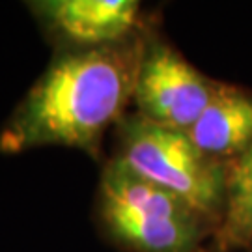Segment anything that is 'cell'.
Listing matches in <instances>:
<instances>
[{"label": "cell", "instance_id": "5", "mask_svg": "<svg viewBox=\"0 0 252 252\" xmlns=\"http://www.w3.org/2000/svg\"><path fill=\"white\" fill-rule=\"evenodd\" d=\"M28 9L54 53L116 45L148 25L136 0H36Z\"/></svg>", "mask_w": 252, "mask_h": 252}, {"label": "cell", "instance_id": "6", "mask_svg": "<svg viewBox=\"0 0 252 252\" xmlns=\"http://www.w3.org/2000/svg\"><path fill=\"white\" fill-rule=\"evenodd\" d=\"M187 135L207 157L220 162L235 159L252 144V95L220 82L215 97Z\"/></svg>", "mask_w": 252, "mask_h": 252}, {"label": "cell", "instance_id": "2", "mask_svg": "<svg viewBox=\"0 0 252 252\" xmlns=\"http://www.w3.org/2000/svg\"><path fill=\"white\" fill-rule=\"evenodd\" d=\"M94 215L101 235L126 252H204L213 237L192 207L112 157L101 170Z\"/></svg>", "mask_w": 252, "mask_h": 252}, {"label": "cell", "instance_id": "7", "mask_svg": "<svg viewBox=\"0 0 252 252\" xmlns=\"http://www.w3.org/2000/svg\"><path fill=\"white\" fill-rule=\"evenodd\" d=\"M207 251H252V144L226 162L222 215Z\"/></svg>", "mask_w": 252, "mask_h": 252}, {"label": "cell", "instance_id": "3", "mask_svg": "<svg viewBox=\"0 0 252 252\" xmlns=\"http://www.w3.org/2000/svg\"><path fill=\"white\" fill-rule=\"evenodd\" d=\"M112 140V159L176 194L215 234L224 204L226 162L200 152L185 131L157 126L136 112L118 122Z\"/></svg>", "mask_w": 252, "mask_h": 252}, {"label": "cell", "instance_id": "1", "mask_svg": "<svg viewBox=\"0 0 252 252\" xmlns=\"http://www.w3.org/2000/svg\"><path fill=\"white\" fill-rule=\"evenodd\" d=\"M152 30L122 43L54 53L0 131V153L69 148L101 161L110 129L127 114Z\"/></svg>", "mask_w": 252, "mask_h": 252}, {"label": "cell", "instance_id": "8", "mask_svg": "<svg viewBox=\"0 0 252 252\" xmlns=\"http://www.w3.org/2000/svg\"><path fill=\"white\" fill-rule=\"evenodd\" d=\"M204 252H209V251H207V249H206V251H204ZM247 252H252V251H247Z\"/></svg>", "mask_w": 252, "mask_h": 252}, {"label": "cell", "instance_id": "4", "mask_svg": "<svg viewBox=\"0 0 252 252\" xmlns=\"http://www.w3.org/2000/svg\"><path fill=\"white\" fill-rule=\"evenodd\" d=\"M220 81L198 71L185 56L162 37L150 34L136 77V114L162 127L189 131L209 101L215 97Z\"/></svg>", "mask_w": 252, "mask_h": 252}]
</instances>
